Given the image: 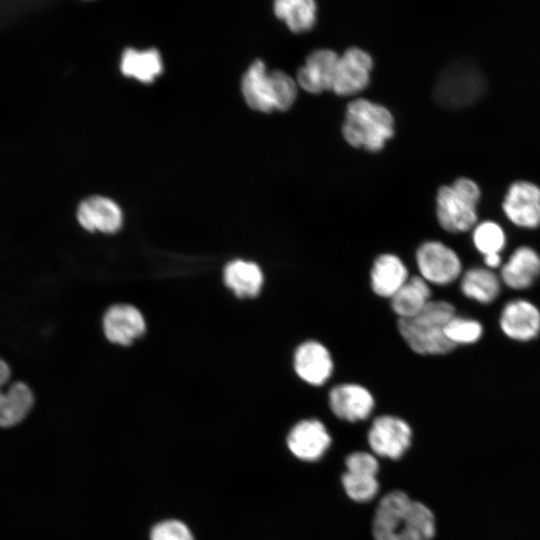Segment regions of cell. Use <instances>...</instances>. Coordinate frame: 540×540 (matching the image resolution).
<instances>
[{"mask_svg":"<svg viewBox=\"0 0 540 540\" xmlns=\"http://www.w3.org/2000/svg\"><path fill=\"white\" fill-rule=\"evenodd\" d=\"M436 520L424 503L394 490L379 501L372 520L374 540H432Z\"/></svg>","mask_w":540,"mask_h":540,"instance_id":"1","label":"cell"},{"mask_svg":"<svg viewBox=\"0 0 540 540\" xmlns=\"http://www.w3.org/2000/svg\"><path fill=\"white\" fill-rule=\"evenodd\" d=\"M455 316L454 306L444 300H430L416 316L398 320V330L408 346L420 355H443L455 349L444 333Z\"/></svg>","mask_w":540,"mask_h":540,"instance_id":"2","label":"cell"},{"mask_svg":"<svg viewBox=\"0 0 540 540\" xmlns=\"http://www.w3.org/2000/svg\"><path fill=\"white\" fill-rule=\"evenodd\" d=\"M342 134L351 146L378 152L394 135V118L386 107L358 98L347 105Z\"/></svg>","mask_w":540,"mask_h":540,"instance_id":"3","label":"cell"},{"mask_svg":"<svg viewBox=\"0 0 540 540\" xmlns=\"http://www.w3.org/2000/svg\"><path fill=\"white\" fill-rule=\"evenodd\" d=\"M241 90L250 108L265 113L288 110L297 96L295 81L283 71H267L262 60L249 66L242 78Z\"/></svg>","mask_w":540,"mask_h":540,"instance_id":"4","label":"cell"},{"mask_svg":"<svg viewBox=\"0 0 540 540\" xmlns=\"http://www.w3.org/2000/svg\"><path fill=\"white\" fill-rule=\"evenodd\" d=\"M480 189L471 179L458 178L437 192L436 213L440 226L448 232H466L477 222L476 206Z\"/></svg>","mask_w":540,"mask_h":540,"instance_id":"5","label":"cell"},{"mask_svg":"<svg viewBox=\"0 0 540 540\" xmlns=\"http://www.w3.org/2000/svg\"><path fill=\"white\" fill-rule=\"evenodd\" d=\"M485 88L484 76L476 65L458 61L440 75L433 97L442 107L459 109L475 103L482 97Z\"/></svg>","mask_w":540,"mask_h":540,"instance_id":"6","label":"cell"},{"mask_svg":"<svg viewBox=\"0 0 540 540\" xmlns=\"http://www.w3.org/2000/svg\"><path fill=\"white\" fill-rule=\"evenodd\" d=\"M367 441L372 453L377 457L397 460L409 449L412 442V429L400 417L381 415L374 419Z\"/></svg>","mask_w":540,"mask_h":540,"instance_id":"7","label":"cell"},{"mask_svg":"<svg viewBox=\"0 0 540 540\" xmlns=\"http://www.w3.org/2000/svg\"><path fill=\"white\" fill-rule=\"evenodd\" d=\"M416 263L421 277L427 282L444 286L455 281L462 273L457 253L440 241H427L416 251Z\"/></svg>","mask_w":540,"mask_h":540,"instance_id":"8","label":"cell"},{"mask_svg":"<svg viewBox=\"0 0 540 540\" xmlns=\"http://www.w3.org/2000/svg\"><path fill=\"white\" fill-rule=\"evenodd\" d=\"M373 60L366 51L351 47L339 56L332 91L340 96L354 95L364 90L370 81Z\"/></svg>","mask_w":540,"mask_h":540,"instance_id":"9","label":"cell"},{"mask_svg":"<svg viewBox=\"0 0 540 540\" xmlns=\"http://www.w3.org/2000/svg\"><path fill=\"white\" fill-rule=\"evenodd\" d=\"M331 442L326 426L318 419H304L297 422L286 438L289 451L305 462H315L322 458L330 448Z\"/></svg>","mask_w":540,"mask_h":540,"instance_id":"10","label":"cell"},{"mask_svg":"<svg viewBox=\"0 0 540 540\" xmlns=\"http://www.w3.org/2000/svg\"><path fill=\"white\" fill-rule=\"evenodd\" d=\"M503 211L516 226H540V188L527 181L514 182L505 196Z\"/></svg>","mask_w":540,"mask_h":540,"instance_id":"11","label":"cell"},{"mask_svg":"<svg viewBox=\"0 0 540 540\" xmlns=\"http://www.w3.org/2000/svg\"><path fill=\"white\" fill-rule=\"evenodd\" d=\"M328 402L332 413L348 422L367 419L375 404L370 391L356 383H343L333 387L329 392Z\"/></svg>","mask_w":540,"mask_h":540,"instance_id":"12","label":"cell"},{"mask_svg":"<svg viewBox=\"0 0 540 540\" xmlns=\"http://www.w3.org/2000/svg\"><path fill=\"white\" fill-rule=\"evenodd\" d=\"M10 369L0 359V427H11L20 423L30 412L34 397L29 387L15 382L7 387Z\"/></svg>","mask_w":540,"mask_h":540,"instance_id":"13","label":"cell"},{"mask_svg":"<svg viewBox=\"0 0 540 540\" xmlns=\"http://www.w3.org/2000/svg\"><path fill=\"white\" fill-rule=\"evenodd\" d=\"M293 365L298 377L313 386L324 384L333 372L329 350L315 340L305 341L296 348Z\"/></svg>","mask_w":540,"mask_h":540,"instance_id":"14","label":"cell"},{"mask_svg":"<svg viewBox=\"0 0 540 540\" xmlns=\"http://www.w3.org/2000/svg\"><path fill=\"white\" fill-rule=\"evenodd\" d=\"M499 324L508 338L520 342L530 341L540 333V311L530 301L512 300L503 307Z\"/></svg>","mask_w":540,"mask_h":540,"instance_id":"15","label":"cell"},{"mask_svg":"<svg viewBox=\"0 0 540 540\" xmlns=\"http://www.w3.org/2000/svg\"><path fill=\"white\" fill-rule=\"evenodd\" d=\"M146 324L141 312L129 304L111 306L103 318V331L106 338L115 344L130 345L141 337Z\"/></svg>","mask_w":540,"mask_h":540,"instance_id":"16","label":"cell"},{"mask_svg":"<svg viewBox=\"0 0 540 540\" xmlns=\"http://www.w3.org/2000/svg\"><path fill=\"white\" fill-rule=\"evenodd\" d=\"M77 219L80 225L90 232L111 234L121 228L123 214L113 200L103 196H91L80 203Z\"/></svg>","mask_w":540,"mask_h":540,"instance_id":"17","label":"cell"},{"mask_svg":"<svg viewBox=\"0 0 540 540\" xmlns=\"http://www.w3.org/2000/svg\"><path fill=\"white\" fill-rule=\"evenodd\" d=\"M339 55L330 49H318L310 53L297 72L298 84L307 92L318 94L332 91L335 69Z\"/></svg>","mask_w":540,"mask_h":540,"instance_id":"18","label":"cell"},{"mask_svg":"<svg viewBox=\"0 0 540 540\" xmlns=\"http://www.w3.org/2000/svg\"><path fill=\"white\" fill-rule=\"evenodd\" d=\"M539 276L540 256L527 246L515 249L501 269L502 281L514 290L529 288Z\"/></svg>","mask_w":540,"mask_h":540,"instance_id":"19","label":"cell"},{"mask_svg":"<svg viewBox=\"0 0 540 540\" xmlns=\"http://www.w3.org/2000/svg\"><path fill=\"white\" fill-rule=\"evenodd\" d=\"M371 287L375 294L391 298L409 279L408 269L396 255H379L372 266Z\"/></svg>","mask_w":540,"mask_h":540,"instance_id":"20","label":"cell"},{"mask_svg":"<svg viewBox=\"0 0 540 540\" xmlns=\"http://www.w3.org/2000/svg\"><path fill=\"white\" fill-rule=\"evenodd\" d=\"M223 278L226 286L240 298L256 297L264 282L261 268L254 262L242 259L227 263Z\"/></svg>","mask_w":540,"mask_h":540,"instance_id":"21","label":"cell"},{"mask_svg":"<svg viewBox=\"0 0 540 540\" xmlns=\"http://www.w3.org/2000/svg\"><path fill=\"white\" fill-rule=\"evenodd\" d=\"M390 299L399 319H408L419 314L431 300V289L421 276H413Z\"/></svg>","mask_w":540,"mask_h":540,"instance_id":"22","label":"cell"},{"mask_svg":"<svg viewBox=\"0 0 540 540\" xmlns=\"http://www.w3.org/2000/svg\"><path fill=\"white\" fill-rule=\"evenodd\" d=\"M120 68L125 76L150 83L162 73L163 63L156 49L138 51L128 48L121 57Z\"/></svg>","mask_w":540,"mask_h":540,"instance_id":"23","label":"cell"},{"mask_svg":"<svg viewBox=\"0 0 540 540\" xmlns=\"http://www.w3.org/2000/svg\"><path fill=\"white\" fill-rule=\"evenodd\" d=\"M460 287L465 297L481 304L493 302L501 290L497 275L482 267L467 270L461 278Z\"/></svg>","mask_w":540,"mask_h":540,"instance_id":"24","label":"cell"},{"mask_svg":"<svg viewBox=\"0 0 540 540\" xmlns=\"http://www.w3.org/2000/svg\"><path fill=\"white\" fill-rule=\"evenodd\" d=\"M274 13L295 33L310 30L316 22V3L312 0H278Z\"/></svg>","mask_w":540,"mask_h":540,"instance_id":"25","label":"cell"},{"mask_svg":"<svg viewBox=\"0 0 540 540\" xmlns=\"http://www.w3.org/2000/svg\"><path fill=\"white\" fill-rule=\"evenodd\" d=\"M341 483L346 495L358 503L371 501L378 494L377 474L363 470H345Z\"/></svg>","mask_w":540,"mask_h":540,"instance_id":"26","label":"cell"},{"mask_svg":"<svg viewBox=\"0 0 540 540\" xmlns=\"http://www.w3.org/2000/svg\"><path fill=\"white\" fill-rule=\"evenodd\" d=\"M472 240L477 251L483 256L500 254L506 243L503 229L493 221H485L475 226Z\"/></svg>","mask_w":540,"mask_h":540,"instance_id":"27","label":"cell"},{"mask_svg":"<svg viewBox=\"0 0 540 540\" xmlns=\"http://www.w3.org/2000/svg\"><path fill=\"white\" fill-rule=\"evenodd\" d=\"M444 333L455 346L473 344L482 337L483 327L475 319L455 315L446 324Z\"/></svg>","mask_w":540,"mask_h":540,"instance_id":"28","label":"cell"},{"mask_svg":"<svg viewBox=\"0 0 540 540\" xmlns=\"http://www.w3.org/2000/svg\"><path fill=\"white\" fill-rule=\"evenodd\" d=\"M150 540H194L186 524L169 519L156 524L150 533Z\"/></svg>","mask_w":540,"mask_h":540,"instance_id":"29","label":"cell"},{"mask_svg":"<svg viewBox=\"0 0 540 540\" xmlns=\"http://www.w3.org/2000/svg\"><path fill=\"white\" fill-rule=\"evenodd\" d=\"M484 262L488 269L497 268L501 265L502 259L500 254H489L484 256Z\"/></svg>","mask_w":540,"mask_h":540,"instance_id":"30","label":"cell"}]
</instances>
